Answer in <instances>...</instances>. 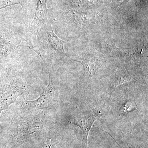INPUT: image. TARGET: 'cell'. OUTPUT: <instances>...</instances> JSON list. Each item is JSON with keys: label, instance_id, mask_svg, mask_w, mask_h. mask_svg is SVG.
<instances>
[{"label": "cell", "instance_id": "6da1fadb", "mask_svg": "<svg viewBox=\"0 0 148 148\" xmlns=\"http://www.w3.org/2000/svg\"><path fill=\"white\" fill-rule=\"evenodd\" d=\"M101 110L95 111L86 114H77L73 116L69 122L79 127L83 133L82 139V148L87 147L88 138L89 132L95 121L103 116Z\"/></svg>", "mask_w": 148, "mask_h": 148}, {"label": "cell", "instance_id": "7a4b0ae2", "mask_svg": "<svg viewBox=\"0 0 148 148\" xmlns=\"http://www.w3.org/2000/svg\"><path fill=\"white\" fill-rule=\"evenodd\" d=\"M39 98L33 101H27L24 98V106L28 110L47 109L52 105L54 99V90L50 75L48 85L44 86Z\"/></svg>", "mask_w": 148, "mask_h": 148}, {"label": "cell", "instance_id": "3957f363", "mask_svg": "<svg viewBox=\"0 0 148 148\" xmlns=\"http://www.w3.org/2000/svg\"><path fill=\"white\" fill-rule=\"evenodd\" d=\"M47 0H38L34 20L28 29V32L38 36L40 27L48 22L47 14Z\"/></svg>", "mask_w": 148, "mask_h": 148}, {"label": "cell", "instance_id": "277c9868", "mask_svg": "<svg viewBox=\"0 0 148 148\" xmlns=\"http://www.w3.org/2000/svg\"><path fill=\"white\" fill-rule=\"evenodd\" d=\"M75 60L82 64L84 73L88 77L92 76L98 69L104 67L102 61L93 56H84Z\"/></svg>", "mask_w": 148, "mask_h": 148}, {"label": "cell", "instance_id": "5b68a950", "mask_svg": "<svg viewBox=\"0 0 148 148\" xmlns=\"http://www.w3.org/2000/svg\"><path fill=\"white\" fill-rule=\"evenodd\" d=\"M42 30L45 33L47 41L51 46L56 51L61 54H64L65 51L64 49L65 42L58 38L54 34L51 25L49 21L42 25Z\"/></svg>", "mask_w": 148, "mask_h": 148}, {"label": "cell", "instance_id": "8992f818", "mask_svg": "<svg viewBox=\"0 0 148 148\" xmlns=\"http://www.w3.org/2000/svg\"><path fill=\"white\" fill-rule=\"evenodd\" d=\"M21 93L13 90H0V116L3 111L8 109L11 104L14 103ZM1 125L0 123V128Z\"/></svg>", "mask_w": 148, "mask_h": 148}, {"label": "cell", "instance_id": "52a82bcc", "mask_svg": "<svg viewBox=\"0 0 148 148\" xmlns=\"http://www.w3.org/2000/svg\"><path fill=\"white\" fill-rule=\"evenodd\" d=\"M136 108L135 106H134L133 104L131 103H127L125 105L124 107L123 108V110L125 112L126 111H131L133 110Z\"/></svg>", "mask_w": 148, "mask_h": 148}, {"label": "cell", "instance_id": "ba28073f", "mask_svg": "<svg viewBox=\"0 0 148 148\" xmlns=\"http://www.w3.org/2000/svg\"><path fill=\"white\" fill-rule=\"evenodd\" d=\"M100 130H102V131H103V132H106V133H107V134H108V135H110V136H111V137H112V139H113V140H114L115 142H116V143L117 145H118V146L120 148H124V147H123L120 144H119V143H118V142L116 140H115V138H114V137H113L112 136V135H111V134H110V133H109V132H107V131H104V130H102L101 129H100ZM126 144H127V148H138V147H130V146L129 145H128V144H127V143H126Z\"/></svg>", "mask_w": 148, "mask_h": 148}]
</instances>
